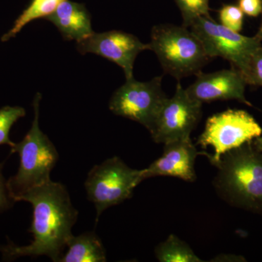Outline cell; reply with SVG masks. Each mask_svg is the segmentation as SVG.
Returning a JSON list of instances; mask_svg holds the SVG:
<instances>
[{
	"label": "cell",
	"instance_id": "cell-1",
	"mask_svg": "<svg viewBox=\"0 0 262 262\" xmlns=\"http://www.w3.org/2000/svg\"><path fill=\"white\" fill-rule=\"evenodd\" d=\"M18 201L32 204L33 220L29 231L34 239L26 246H17L13 243L0 246L3 257L12 260L21 256H47L58 262L73 236L72 229L78 215L67 188L51 180L26 192Z\"/></svg>",
	"mask_w": 262,
	"mask_h": 262
},
{
	"label": "cell",
	"instance_id": "cell-2",
	"mask_svg": "<svg viewBox=\"0 0 262 262\" xmlns=\"http://www.w3.org/2000/svg\"><path fill=\"white\" fill-rule=\"evenodd\" d=\"M212 165L218 170L213 184L219 194L231 206L262 216V153L252 141Z\"/></svg>",
	"mask_w": 262,
	"mask_h": 262
},
{
	"label": "cell",
	"instance_id": "cell-3",
	"mask_svg": "<svg viewBox=\"0 0 262 262\" xmlns=\"http://www.w3.org/2000/svg\"><path fill=\"white\" fill-rule=\"evenodd\" d=\"M42 96L37 94L33 101L34 118L23 140L11 147L18 153L20 165L14 177L7 181L10 196L15 202L26 192L51 181V173L58 160L54 144L39 126V103Z\"/></svg>",
	"mask_w": 262,
	"mask_h": 262
},
{
	"label": "cell",
	"instance_id": "cell-4",
	"mask_svg": "<svg viewBox=\"0 0 262 262\" xmlns=\"http://www.w3.org/2000/svg\"><path fill=\"white\" fill-rule=\"evenodd\" d=\"M149 50L156 54L165 72L178 80L195 75L211 59L195 34L183 25L155 26Z\"/></svg>",
	"mask_w": 262,
	"mask_h": 262
},
{
	"label": "cell",
	"instance_id": "cell-5",
	"mask_svg": "<svg viewBox=\"0 0 262 262\" xmlns=\"http://www.w3.org/2000/svg\"><path fill=\"white\" fill-rule=\"evenodd\" d=\"M143 181V169L131 168L118 157L95 165L88 174L84 187L88 198L96 207V222L105 210L129 199Z\"/></svg>",
	"mask_w": 262,
	"mask_h": 262
},
{
	"label": "cell",
	"instance_id": "cell-6",
	"mask_svg": "<svg viewBox=\"0 0 262 262\" xmlns=\"http://www.w3.org/2000/svg\"><path fill=\"white\" fill-rule=\"evenodd\" d=\"M262 129L252 115L241 110H227L207 120L206 127L198 138V145L203 149L211 146L213 154L201 151L211 164L231 150L251 142L261 136Z\"/></svg>",
	"mask_w": 262,
	"mask_h": 262
},
{
	"label": "cell",
	"instance_id": "cell-7",
	"mask_svg": "<svg viewBox=\"0 0 262 262\" xmlns=\"http://www.w3.org/2000/svg\"><path fill=\"white\" fill-rule=\"evenodd\" d=\"M201 41L210 58L221 57L230 62L244 77L253 53L261 46L258 36L246 37L216 23L210 17H198L189 27Z\"/></svg>",
	"mask_w": 262,
	"mask_h": 262
},
{
	"label": "cell",
	"instance_id": "cell-8",
	"mask_svg": "<svg viewBox=\"0 0 262 262\" xmlns=\"http://www.w3.org/2000/svg\"><path fill=\"white\" fill-rule=\"evenodd\" d=\"M162 88V77L148 82L133 78L114 93L110 110L115 115L130 119L149 130L167 99Z\"/></svg>",
	"mask_w": 262,
	"mask_h": 262
},
{
	"label": "cell",
	"instance_id": "cell-9",
	"mask_svg": "<svg viewBox=\"0 0 262 262\" xmlns=\"http://www.w3.org/2000/svg\"><path fill=\"white\" fill-rule=\"evenodd\" d=\"M202 105L189 97L178 80L175 94L165 100L149 130L155 142L165 144L190 138L201 120Z\"/></svg>",
	"mask_w": 262,
	"mask_h": 262
},
{
	"label": "cell",
	"instance_id": "cell-10",
	"mask_svg": "<svg viewBox=\"0 0 262 262\" xmlns=\"http://www.w3.org/2000/svg\"><path fill=\"white\" fill-rule=\"evenodd\" d=\"M81 54L93 53L103 57L121 67L126 80L134 78V66L136 57L141 52L149 50V44H144L134 34L122 31H108L93 33L77 44Z\"/></svg>",
	"mask_w": 262,
	"mask_h": 262
},
{
	"label": "cell",
	"instance_id": "cell-11",
	"mask_svg": "<svg viewBox=\"0 0 262 262\" xmlns=\"http://www.w3.org/2000/svg\"><path fill=\"white\" fill-rule=\"evenodd\" d=\"M196 80L186 89L189 97L198 102L236 100L248 106L252 103L245 96L246 82L239 71L232 67L212 73L196 74Z\"/></svg>",
	"mask_w": 262,
	"mask_h": 262
},
{
	"label": "cell",
	"instance_id": "cell-12",
	"mask_svg": "<svg viewBox=\"0 0 262 262\" xmlns=\"http://www.w3.org/2000/svg\"><path fill=\"white\" fill-rule=\"evenodd\" d=\"M199 155L201 152L190 138L165 143L162 156L143 169V178L145 180L156 177H172L185 182H194L196 178L194 163Z\"/></svg>",
	"mask_w": 262,
	"mask_h": 262
},
{
	"label": "cell",
	"instance_id": "cell-13",
	"mask_svg": "<svg viewBox=\"0 0 262 262\" xmlns=\"http://www.w3.org/2000/svg\"><path fill=\"white\" fill-rule=\"evenodd\" d=\"M56 26L66 40L77 42L94 33L91 17L83 5L62 0L56 10L46 18Z\"/></svg>",
	"mask_w": 262,
	"mask_h": 262
},
{
	"label": "cell",
	"instance_id": "cell-14",
	"mask_svg": "<svg viewBox=\"0 0 262 262\" xmlns=\"http://www.w3.org/2000/svg\"><path fill=\"white\" fill-rule=\"evenodd\" d=\"M67 251L58 262H105L106 250L94 232L72 236L67 246Z\"/></svg>",
	"mask_w": 262,
	"mask_h": 262
},
{
	"label": "cell",
	"instance_id": "cell-15",
	"mask_svg": "<svg viewBox=\"0 0 262 262\" xmlns=\"http://www.w3.org/2000/svg\"><path fill=\"white\" fill-rule=\"evenodd\" d=\"M62 0H32L31 4L15 20L13 27L1 38L5 42L15 37L21 29L33 20L46 18L56 10Z\"/></svg>",
	"mask_w": 262,
	"mask_h": 262
},
{
	"label": "cell",
	"instance_id": "cell-16",
	"mask_svg": "<svg viewBox=\"0 0 262 262\" xmlns=\"http://www.w3.org/2000/svg\"><path fill=\"white\" fill-rule=\"evenodd\" d=\"M155 255L160 262L203 261L187 244L174 234H170L166 241L157 246Z\"/></svg>",
	"mask_w": 262,
	"mask_h": 262
},
{
	"label": "cell",
	"instance_id": "cell-17",
	"mask_svg": "<svg viewBox=\"0 0 262 262\" xmlns=\"http://www.w3.org/2000/svg\"><path fill=\"white\" fill-rule=\"evenodd\" d=\"M25 115V110L20 106H6L0 108V145L6 144L10 147L14 145L15 143L10 139V131L15 122Z\"/></svg>",
	"mask_w": 262,
	"mask_h": 262
},
{
	"label": "cell",
	"instance_id": "cell-18",
	"mask_svg": "<svg viewBox=\"0 0 262 262\" xmlns=\"http://www.w3.org/2000/svg\"><path fill=\"white\" fill-rule=\"evenodd\" d=\"M177 3L184 18L182 25L187 28L189 24L198 17L210 18L208 0H177Z\"/></svg>",
	"mask_w": 262,
	"mask_h": 262
},
{
	"label": "cell",
	"instance_id": "cell-19",
	"mask_svg": "<svg viewBox=\"0 0 262 262\" xmlns=\"http://www.w3.org/2000/svg\"><path fill=\"white\" fill-rule=\"evenodd\" d=\"M244 16L242 10L236 5H225L220 12L221 24L236 32L242 30Z\"/></svg>",
	"mask_w": 262,
	"mask_h": 262
},
{
	"label": "cell",
	"instance_id": "cell-20",
	"mask_svg": "<svg viewBox=\"0 0 262 262\" xmlns=\"http://www.w3.org/2000/svg\"><path fill=\"white\" fill-rule=\"evenodd\" d=\"M244 78L247 84L262 86V46L253 53Z\"/></svg>",
	"mask_w": 262,
	"mask_h": 262
},
{
	"label": "cell",
	"instance_id": "cell-21",
	"mask_svg": "<svg viewBox=\"0 0 262 262\" xmlns=\"http://www.w3.org/2000/svg\"><path fill=\"white\" fill-rule=\"evenodd\" d=\"M238 7L248 16L257 17L262 13L261 0H239Z\"/></svg>",
	"mask_w": 262,
	"mask_h": 262
},
{
	"label": "cell",
	"instance_id": "cell-22",
	"mask_svg": "<svg viewBox=\"0 0 262 262\" xmlns=\"http://www.w3.org/2000/svg\"><path fill=\"white\" fill-rule=\"evenodd\" d=\"M13 202L15 201L10 196L7 182L3 177L0 167V212L10 208Z\"/></svg>",
	"mask_w": 262,
	"mask_h": 262
},
{
	"label": "cell",
	"instance_id": "cell-23",
	"mask_svg": "<svg viewBox=\"0 0 262 262\" xmlns=\"http://www.w3.org/2000/svg\"><path fill=\"white\" fill-rule=\"evenodd\" d=\"M252 144L255 149L262 153V134L252 141Z\"/></svg>",
	"mask_w": 262,
	"mask_h": 262
},
{
	"label": "cell",
	"instance_id": "cell-24",
	"mask_svg": "<svg viewBox=\"0 0 262 262\" xmlns=\"http://www.w3.org/2000/svg\"><path fill=\"white\" fill-rule=\"evenodd\" d=\"M256 35L258 36V37L262 40V19L261 24H260L259 29H258L257 34H256Z\"/></svg>",
	"mask_w": 262,
	"mask_h": 262
}]
</instances>
